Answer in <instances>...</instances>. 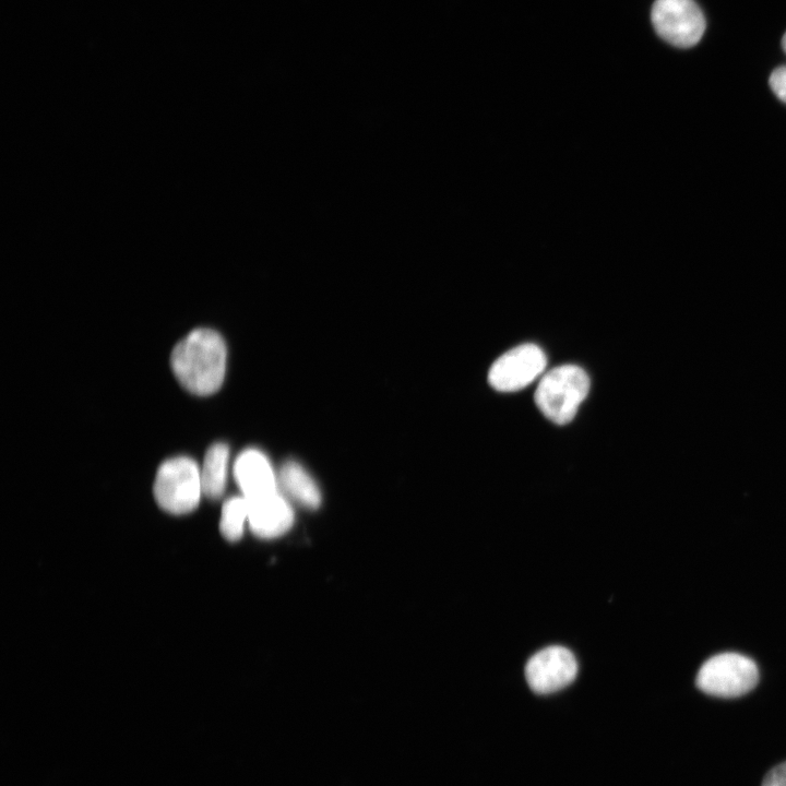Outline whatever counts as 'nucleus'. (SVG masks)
<instances>
[{"mask_svg":"<svg viewBox=\"0 0 786 786\" xmlns=\"http://www.w3.org/2000/svg\"><path fill=\"white\" fill-rule=\"evenodd\" d=\"M172 371L189 392L209 395L217 391L226 369V346L210 329H196L182 338L170 356Z\"/></svg>","mask_w":786,"mask_h":786,"instance_id":"1","label":"nucleus"},{"mask_svg":"<svg viewBox=\"0 0 786 786\" xmlns=\"http://www.w3.org/2000/svg\"><path fill=\"white\" fill-rule=\"evenodd\" d=\"M590 378L574 365H563L547 372L535 391V403L544 416L557 425L570 422L587 396Z\"/></svg>","mask_w":786,"mask_h":786,"instance_id":"2","label":"nucleus"},{"mask_svg":"<svg viewBox=\"0 0 786 786\" xmlns=\"http://www.w3.org/2000/svg\"><path fill=\"white\" fill-rule=\"evenodd\" d=\"M153 491L156 502L166 512H191L203 495L196 463L186 456L165 461L157 471Z\"/></svg>","mask_w":786,"mask_h":786,"instance_id":"3","label":"nucleus"},{"mask_svg":"<svg viewBox=\"0 0 786 786\" xmlns=\"http://www.w3.org/2000/svg\"><path fill=\"white\" fill-rule=\"evenodd\" d=\"M758 680L759 670L751 658L737 653H723L701 666L696 686L710 695L736 698L751 691Z\"/></svg>","mask_w":786,"mask_h":786,"instance_id":"4","label":"nucleus"},{"mask_svg":"<svg viewBox=\"0 0 786 786\" xmlns=\"http://www.w3.org/2000/svg\"><path fill=\"white\" fill-rule=\"evenodd\" d=\"M651 20L658 36L679 48L694 46L705 31L704 15L694 0H655Z\"/></svg>","mask_w":786,"mask_h":786,"instance_id":"5","label":"nucleus"},{"mask_svg":"<svg viewBox=\"0 0 786 786\" xmlns=\"http://www.w3.org/2000/svg\"><path fill=\"white\" fill-rule=\"evenodd\" d=\"M546 365V355L539 346L522 344L492 364L488 381L500 392L519 391L532 383L545 370Z\"/></svg>","mask_w":786,"mask_h":786,"instance_id":"6","label":"nucleus"},{"mask_svg":"<svg viewBox=\"0 0 786 786\" xmlns=\"http://www.w3.org/2000/svg\"><path fill=\"white\" fill-rule=\"evenodd\" d=\"M577 663L573 653L563 646H548L535 653L525 666L529 688L539 694L563 689L576 677Z\"/></svg>","mask_w":786,"mask_h":786,"instance_id":"7","label":"nucleus"},{"mask_svg":"<svg viewBox=\"0 0 786 786\" xmlns=\"http://www.w3.org/2000/svg\"><path fill=\"white\" fill-rule=\"evenodd\" d=\"M247 502L248 524L255 535L263 538L278 537L293 525V510L277 490L247 499Z\"/></svg>","mask_w":786,"mask_h":786,"instance_id":"8","label":"nucleus"},{"mask_svg":"<svg viewBox=\"0 0 786 786\" xmlns=\"http://www.w3.org/2000/svg\"><path fill=\"white\" fill-rule=\"evenodd\" d=\"M234 474L247 499L277 490V478L270 461L255 449H248L237 457Z\"/></svg>","mask_w":786,"mask_h":786,"instance_id":"9","label":"nucleus"},{"mask_svg":"<svg viewBox=\"0 0 786 786\" xmlns=\"http://www.w3.org/2000/svg\"><path fill=\"white\" fill-rule=\"evenodd\" d=\"M278 481L284 491L307 508H318L321 495L310 475L297 462H286L279 472Z\"/></svg>","mask_w":786,"mask_h":786,"instance_id":"10","label":"nucleus"},{"mask_svg":"<svg viewBox=\"0 0 786 786\" xmlns=\"http://www.w3.org/2000/svg\"><path fill=\"white\" fill-rule=\"evenodd\" d=\"M229 450L225 443H214L205 453L201 474L203 495L219 498L226 486Z\"/></svg>","mask_w":786,"mask_h":786,"instance_id":"11","label":"nucleus"},{"mask_svg":"<svg viewBox=\"0 0 786 786\" xmlns=\"http://www.w3.org/2000/svg\"><path fill=\"white\" fill-rule=\"evenodd\" d=\"M246 523H248L247 499L243 496L228 499L223 505L219 521L222 535L230 541L238 540Z\"/></svg>","mask_w":786,"mask_h":786,"instance_id":"12","label":"nucleus"},{"mask_svg":"<svg viewBox=\"0 0 786 786\" xmlns=\"http://www.w3.org/2000/svg\"><path fill=\"white\" fill-rule=\"evenodd\" d=\"M769 84L776 97L786 104V66L778 67L771 73Z\"/></svg>","mask_w":786,"mask_h":786,"instance_id":"13","label":"nucleus"},{"mask_svg":"<svg viewBox=\"0 0 786 786\" xmlns=\"http://www.w3.org/2000/svg\"><path fill=\"white\" fill-rule=\"evenodd\" d=\"M762 786H786V762L772 769L765 775Z\"/></svg>","mask_w":786,"mask_h":786,"instance_id":"14","label":"nucleus"},{"mask_svg":"<svg viewBox=\"0 0 786 786\" xmlns=\"http://www.w3.org/2000/svg\"><path fill=\"white\" fill-rule=\"evenodd\" d=\"M782 47H783L784 51L786 52V32H785V34L783 35V38H782Z\"/></svg>","mask_w":786,"mask_h":786,"instance_id":"15","label":"nucleus"}]
</instances>
